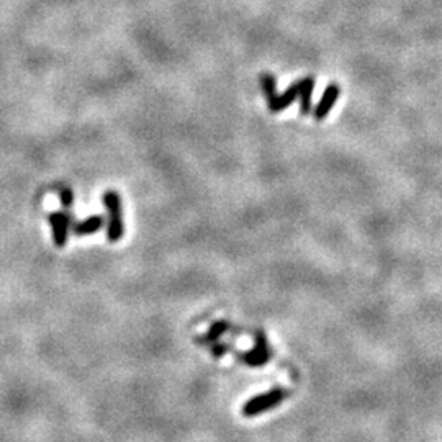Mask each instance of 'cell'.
<instances>
[{
  "mask_svg": "<svg viewBox=\"0 0 442 442\" xmlns=\"http://www.w3.org/2000/svg\"><path fill=\"white\" fill-rule=\"evenodd\" d=\"M229 350H231V348H229L227 342H216V344L211 346V354H213L215 359H220L221 355L229 352Z\"/></svg>",
  "mask_w": 442,
  "mask_h": 442,
  "instance_id": "11",
  "label": "cell"
},
{
  "mask_svg": "<svg viewBox=\"0 0 442 442\" xmlns=\"http://www.w3.org/2000/svg\"><path fill=\"white\" fill-rule=\"evenodd\" d=\"M61 203H63L64 208L72 207L74 193H72L71 189H63V190H61Z\"/></svg>",
  "mask_w": 442,
  "mask_h": 442,
  "instance_id": "12",
  "label": "cell"
},
{
  "mask_svg": "<svg viewBox=\"0 0 442 442\" xmlns=\"http://www.w3.org/2000/svg\"><path fill=\"white\" fill-rule=\"evenodd\" d=\"M261 85H262V90H264V95L267 97V102L271 101V98H274L277 92H275V77L272 76V74H262L261 77Z\"/></svg>",
  "mask_w": 442,
  "mask_h": 442,
  "instance_id": "10",
  "label": "cell"
},
{
  "mask_svg": "<svg viewBox=\"0 0 442 442\" xmlns=\"http://www.w3.org/2000/svg\"><path fill=\"white\" fill-rule=\"evenodd\" d=\"M298 94H300V84L298 82H295L293 85H290V87L285 90L284 94H277L274 98H271L269 101V108H271L272 114H279V112H284L285 108L288 105H292V103L297 101L298 98Z\"/></svg>",
  "mask_w": 442,
  "mask_h": 442,
  "instance_id": "6",
  "label": "cell"
},
{
  "mask_svg": "<svg viewBox=\"0 0 442 442\" xmlns=\"http://www.w3.org/2000/svg\"><path fill=\"white\" fill-rule=\"evenodd\" d=\"M102 228H103V218L101 215H95V216H89L87 220L81 221V223L74 224V233H76L77 236H87V235H92V233L101 231Z\"/></svg>",
  "mask_w": 442,
  "mask_h": 442,
  "instance_id": "8",
  "label": "cell"
},
{
  "mask_svg": "<svg viewBox=\"0 0 442 442\" xmlns=\"http://www.w3.org/2000/svg\"><path fill=\"white\" fill-rule=\"evenodd\" d=\"M339 95H341L339 85H337V84H329L326 87V90H324L322 101H319L318 105L315 107V110H313L315 118L318 121H322V120L326 118V116L329 115V112H331L333 108H335L337 98H339Z\"/></svg>",
  "mask_w": 442,
  "mask_h": 442,
  "instance_id": "5",
  "label": "cell"
},
{
  "mask_svg": "<svg viewBox=\"0 0 442 442\" xmlns=\"http://www.w3.org/2000/svg\"><path fill=\"white\" fill-rule=\"evenodd\" d=\"M285 398H287V392L284 388H274L271 392L261 393V395L251 398V400L244 403L242 414L248 416V418H253V416L266 413V411L279 406Z\"/></svg>",
  "mask_w": 442,
  "mask_h": 442,
  "instance_id": "2",
  "label": "cell"
},
{
  "mask_svg": "<svg viewBox=\"0 0 442 442\" xmlns=\"http://www.w3.org/2000/svg\"><path fill=\"white\" fill-rule=\"evenodd\" d=\"M254 339H255L254 349L248 350V352H241L240 359L242 362L248 364V366H251V367L266 366V364L271 361V357H272L271 349H269L267 337H266V335H264L262 331H255Z\"/></svg>",
  "mask_w": 442,
  "mask_h": 442,
  "instance_id": "3",
  "label": "cell"
},
{
  "mask_svg": "<svg viewBox=\"0 0 442 442\" xmlns=\"http://www.w3.org/2000/svg\"><path fill=\"white\" fill-rule=\"evenodd\" d=\"M103 205L108 210V229L107 238L110 242H118L125 235L123 224V207H121V198L115 190H110L103 195Z\"/></svg>",
  "mask_w": 442,
  "mask_h": 442,
  "instance_id": "1",
  "label": "cell"
},
{
  "mask_svg": "<svg viewBox=\"0 0 442 442\" xmlns=\"http://www.w3.org/2000/svg\"><path fill=\"white\" fill-rule=\"evenodd\" d=\"M71 221V215L66 213V211H53V213L50 215L51 229H53V241L58 248L66 246Z\"/></svg>",
  "mask_w": 442,
  "mask_h": 442,
  "instance_id": "4",
  "label": "cell"
},
{
  "mask_svg": "<svg viewBox=\"0 0 442 442\" xmlns=\"http://www.w3.org/2000/svg\"><path fill=\"white\" fill-rule=\"evenodd\" d=\"M229 329V323L224 322V319H220V322H215L211 324L210 329H208V333L203 337L198 339V342H215L218 341L221 336L224 335Z\"/></svg>",
  "mask_w": 442,
  "mask_h": 442,
  "instance_id": "9",
  "label": "cell"
},
{
  "mask_svg": "<svg viewBox=\"0 0 442 442\" xmlns=\"http://www.w3.org/2000/svg\"><path fill=\"white\" fill-rule=\"evenodd\" d=\"M298 84H300V94H298V98H300V114L308 115L311 112V94H313L315 79L313 77H305V79L298 81Z\"/></svg>",
  "mask_w": 442,
  "mask_h": 442,
  "instance_id": "7",
  "label": "cell"
}]
</instances>
